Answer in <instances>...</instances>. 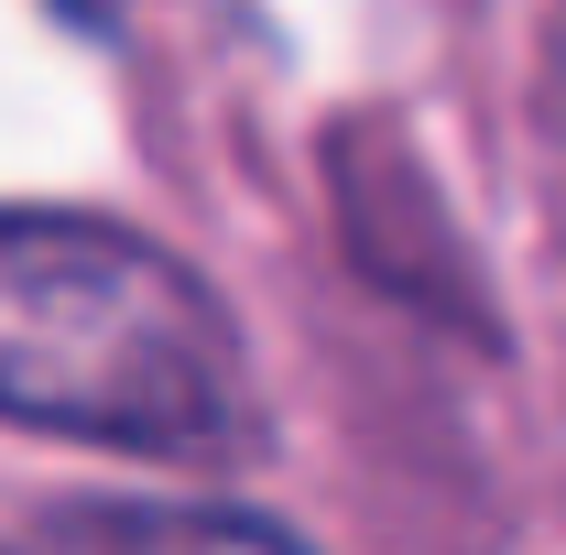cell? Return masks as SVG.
Listing matches in <instances>:
<instances>
[{
    "label": "cell",
    "mask_w": 566,
    "mask_h": 555,
    "mask_svg": "<svg viewBox=\"0 0 566 555\" xmlns=\"http://www.w3.org/2000/svg\"><path fill=\"white\" fill-rule=\"evenodd\" d=\"M0 425L153 469H251L273 447L218 283L87 208H0Z\"/></svg>",
    "instance_id": "obj_1"
},
{
    "label": "cell",
    "mask_w": 566,
    "mask_h": 555,
    "mask_svg": "<svg viewBox=\"0 0 566 555\" xmlns=\"http://www.w3.org/2000/svg\"><path fill=\"white\" fill-rule=\"evenodd\" d=\"M11 555H316V545L240 501H55L11 534Z\"/></svg>",
    "instance_id": "obj_2"
}]
</instances>
